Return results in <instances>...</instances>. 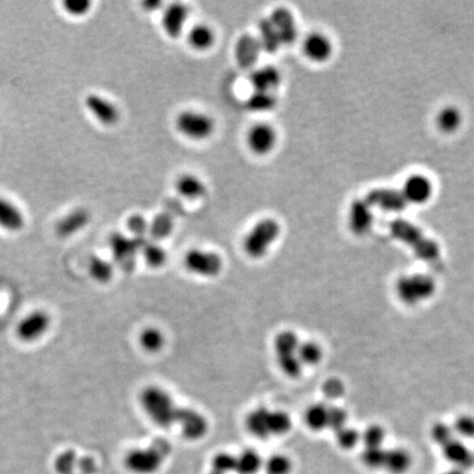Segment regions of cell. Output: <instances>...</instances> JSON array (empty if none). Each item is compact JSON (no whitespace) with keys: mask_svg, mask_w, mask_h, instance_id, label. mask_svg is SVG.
<instances>
[{"mask_svg":"<svg viewBox=\"0 0 474 474\" xmlns=\"http://www.w3.org/2000/svg\"><path fill=\"white\" fill-rule=\"evenodd\" d=\"M140 405L150 421L160 427L168 429L176 424L180 407L162 387L150 385L144 389L140 393Z\"/></svg>","mask_w":474,"mask_h":474,"instance_id":"cell-1","label":"cell"},{"mask_svg":"<svg viewBox=\"0 0 474 474\" xmlns=\"http://www.w3.org/2000/svg\"><path fill=\"white\" fill-rule=\"evenodd\" d=\"M390 232L395 238L411 247L421 260L435 262L441 256L437 243L425 236L421 228L409 221L397 219L390 224Z\"/></svg>","mask_w":474,"mask_h":474,"instance_id":"cell-2","label":"cell"},{"mask_svg":"<svg viewBox=\"0 0 474 474\" xmlns=\"http://www.w3.org/2000/svg\"><path fill=\"white\" fill-rule=\"evenodd\" d=\"M280 224L275 219L257 221L243 238V250L252 259H262L268 254L271 246L278 240Z\"/></svg>","mask_w":474,"mask_h":474,"instance_id":"cell-3","label":"cell"},{"mask_svg":"<svg viewBox=\"0 0 474 474\" xmlns=\"http://www.w3.org/2000/svg\"><path fill=\"white\" fill-rule=\"evenodd\" d=\"M170 453V443L158 439L150 448L131 450L126 455V467L136 474L156 473Z\"/></svg>","mask_w":474,"mask_h":474,"instance_id":"cell-4","label":"cell"},{"mask_svg":"<svg viewBox=\"0 0 474 474\" xmlns=\"http://www.w3.org/2000/svg\"><path fill=\"white\" fill-rule=\"evenodd\" d=\"M178 133L188 140H204L210 138L216 131V121L206 112L187 109L180 112L175 121Z\"/></svg>","mask_w":474,"mask_h":474,"instance_id":"cell-5","label":"cell"},{"mask_svg":"<svg viewBox=\"0 0 474 474\" xmlns=\"http://www.w3.org/2000/svg\"><path fill=\"white\" fill-rule=\"evenodd\" d=\"M397 297L405 304L415 305L431 298L436 291V283L427 275L402 277L395 286Z\"/></svg>","mask_w":474,"mask_h":474,"instance_id":"cell-6","label":"cell"},{"mask_svg":"<svg viewBox=\"0 0 474 474\" xmlns=\"http://www.w3.org/2000/svg\"><path fill=\"white\" fill-rule=\"evenodd\" d=\"M184 266L197 276L213 278L221 274L223 259L218 253L194 248L184 256Z\"/></svg>","mask_w":474,"mask_h":474,"instance_id":"cell-7","label":"cell"},{"mask_svg":"<svg viewBox=\"0 0 474 474\" xmlns=\"http://www.w3.org/2000/svg\"><path fill=\"white\" fill-rule=\"evenodd\" d=\"M277 142V130L268 122H257L247 131L246 145L254 155H268L276 148Z\"/></svg>","mask_w":474,"mask_h":474,"instance_id":"cell-8","label":"cell"},{"mask_svg":"<svg viewBox=\"0 0 474 474\" xmlns=\"http://www.w3.org/2000/svg\"><path fill=\"white\" fill-rule=\"evenodd\" d=\"M51 323V317L45 311H32L20 319L16 327V335L23 343H35L45 336Z\"/></svg>","mask_w":474,"mask_h":474,"instance_id":"cell-9","label":"cell"},{"mask_svg":"<svg viewBox=\"0 0 474 474\" xmlns=\"http://www.w3.org/2000/svg\"><path fill=\"white\" fill-rule=\"evenodd\" d=\"M146 238H136L116 233L110 238V248L116 262L122 268L131 270L136 265V255L146 242Z\"/></svg>","mask_w":474,"mask_h":474,"instance_id":"cell-10","label":"cell"},{"mask_svg":"<svg viewBox=\"0 0 474 474\" xmlns=\"http://www.w3.org/2000/svg\"><path fill=\"white\" fill-rule=\"evenodd\" d=\"M176 424H180L182 435L190 441H198L204 438L209 431L208 419L204 414L188 407H180Z\"/></svg>","mask_w":474,"mask_h":474,"instance_id":"cell-11","label":"cell"},{"mask_svg":"<svg viewBox=\"0 0 474 474\" xmlns=\"http://www.w3.org/2000/svg\"><path fill=\"white\" fill-rule=\"evenodd\" d=\"M85 106L92 116L102 126H112L120 120L118 106L101 94H88L85 98Z\"/></svg>","mask_w":474,"mask_h":474,"instance_id":"cell-12","label":"cell"},{"mask_svg":"<svg viewBox=\"0 0 474 474\" xmlns=\"http://www.w3.org/2000/svg\"><path fill=\"white\" fill-rule=\"evenodd\" d=\"M189 18L188 6L182 3H172L164 9L162 28L170 39H180L184 33Z\"/></svg>","mask_w":474,"mask_h":474,"instance_id":"cell-13","label":"cell"},{"mask_svg":"<svg viewBox=\"0 0 474 474\" xmlns=\"http://www.w3.org/2000/svg\"><path fill=\"white\" fill-rule=\"evenodd\" d=\"M269 20L276 29L282 45H290L298 38V26L292 11L286 7L275 8Z\"/></svg>","mask_w":474,"mask_h":474,"instance_id":"cell-14","label":"cell"},{"mask_svg":"<svg viewBox=\"0 0 474 474\" xmlns=\"http://www.w3.org/2000/svg\"><path fill=\"white\" fill-rule=\"evenodd\" d=\"M365 201L371 208L377 206L385 212H399L407 208V202L401 190L392 188H375L371 190Z\"/></svg>","mask_w":474,"mask_h":474,"instance_id":"cell-15","label":"cell"},{"mask_svg":"<svg viewBox=\"0 0 474 474\" xmlns=\"http://www.w3.org/2000/svg\"><path fill=\"white\" fill-rule=\"evenodd\" d=\"M401 192L407 204H423L433 196V184L424 175H411L405 180Z\"/></svg>","mask_w":474,"mask_h":474,"instance_id":"cell-16","label":"cell"},{"mask_svg":"<svg viewBox=\"0 0 474 474\" xmlns=\"http://www.w3.org/2000/svg\"><path fill=\"white\" fill-rule=\"evenodd\" d=\"M303 53L310 61L323 63L331 57L333 44L326 34L322 32H311L303 40Z\"/></svg>","mask_w":474,"mask_h":474,"instance_id":"cell-17","label":"cell"},{"mask_svg":"<svg viewBox=\"0 0 474 474\" xmlns=\"http://www.w3.org/2000/svg\"><path fill=\"white\" fill-rule=\"evenodd\" d=\"M262 52V45L259 43L258 38L252 34H244L235 44V60L243 68L253 67L258 61Z\"/></svg>","mask_w":474,"mask_h":474,"instance_id":"cell-18","label":"cell"},{"mask_svg":"<svg viewBox=\"0 0 474 474\" xmlns=\"http://www.w3.org/2000/svg\"><path fill=\"white\" fill-rule=\"evenodd\" d=\"M349 228L356 235H365L373 224V208L365 200H355L348 212Z\"/></svg>","mask_w":474,"mask_h":474,"instance_id":"cell-19","label":"cell"},{"mask_svg":"<svg viewBox=\"0 0 474 474\" xmlns=\"http://www.w3.org/2000/svg\"><path fill=\"white\" fill-rule=\"evenodd\" d=\"M282 82L280 70L275 66L266 65L253 70L250 82L255 92H274Z\"/></svg>","mask_w":474,"mask_h":474,"instance_id":"cell-20","label":"cell"},{"mask_svg":"<svg viewBox=\"0 0 474 474\" xmlns=\"http://www.w3.org/2000/svg\"><path fill=\"white\" fill-rule=\"evenodd\" d=\"M175 188L180 196L187 200H198L208 192L206 184L200 177L190 172L180 175L175 182Z\"/></svg>","mask_w":474,"mask_h":474,"instance_id":"cell-21","label":"cell"},{"mask_svg":"<svg viewBox=\"0 0 474 474\" xmlns=\"http://www.w3.org/2000/svg\"><path fill=\"white\" fill-rule=\"evenodd\" d=\"M23 213L11 201L0 198V228L10 233H17L25 228Z\"/></svg>","mask_w":474,"mask_h":474,"instance_id":"cell-22","label":"cell"},{"mask_svg":"<svg viewBox=\"0 0 474 474\" xmlns=\"http://www.w3.org/2000/svg\"><path fill=\"white\" fill-rule=\"evenodd\" d=\"M189 45L199 52H206L216 43V32L206 23H197L187 34Z\"/></svg>","mask_w":474,"mask_h":474,"instance_id":"cell-23","label":"cell"},{"mask_svg":"<svg viewBox=\"0 0 474 474\" xmlns=\"http://www.w3.org/2000/svg\"><path fill=\"white\" fill-rule=\"evenodd\" d=\"M89 212L85 209H76L61 219L56 225L60 236L67 237L79 232L89 222Z\"/></svg>","mask_w":474,"mask_h":474,"instance_id":"cell-24","label":"cell"},{"mask_svg":"<svg viewBox=\"0 0 474 474\" xmlns=\"http://www.w3.org/2000/svg\"><path fill=\"white\" fill-rule=\"evenodd\" d=\"M443 455L460 469H469L474 465L473 453L456 438L443 446Z\"/></svg>","mask_w":474,"mask_h":474,"instance_id":"cell-25","label":"cell"},{"mask_svg":"<svg viewBox=\"0 0 474 474\" xmlns=\"http://www.w3.org/2000/svg\"><path fill=\"white\" fill-rule=\"evenodd\" d=\"M269 411L266 407H258L253 409L246 417V429L253 436L259 439H267L270 437L269 431Z\"/></svg>","mask_w":474,"mask_h":474,"instance_id":"cell-26","label":"cell"},{"mask_svg":"<svg viewBox=\"0 0 474 474\" xmlns=\"http://www.w3.org/2000/svg\"><path fill=\"white\" fill-rule=\"evenodd\" d=\"M278 104L274 92H253L245 101V108L253 114H266L272 111Z\"/></svg>","mask_w":474,"mask_h":474,"instance_id":"cell-27","label":"cell"},{"mask_svg":"<svg viewBox=\"0 0 474 474\" xmlns=\"http://www.w3.org/2000/svg\"><path fill=\"white\" fill-rule=\"evenodd\" d=\"M258 31L259 37L257 38H258L259 43L262 45L263 51L272 54L278 51L280 46H282L278 33H277L276 29H275L268 17L260 20L258 25Z\"/></svg>","mask_w":474,"mask_h":474,"instance_id":"cell-28","label":"cell"},{"mask_svg":"<svg viewBox=\"0 0 474 474\" xmlns=\"http://www.w3.org/2000/svg\"><path fill=\"white\" fill-rule=\"evenodd\" d=\"M462 123V114L456 106H445L436 116V124L441 131L453 133L457 131Z\"/></svg>","mask_w":474,"mask_h":474,"instance_id":"cell-29","label":"cell"},{"mask_svg":"<svg viewBox=\"0 0 474 474\" xmlns=\"http://www.w3.org/2000/svg\"><path fill=\"white\" fill-rule=\"evenodd\" d=\"M411 465V456L407 450L401 448L387 450L385 453V467L395 474H401L407 471Z\"/></svg>","mask_w":474,"mask_h":474,"instance_id":"cell-30","label":"cell"},{"mask_svg":"<svg viewBox=\"0 0 474 474\" xmlns=\"http://www.w3.org/2000/svg\"><path fill=\"white\" fill-rule=\"evenodd\" d=\"M262 458L254 450H245L236 457V470L238 474H256L262 468Z\"/></svg>","mask_w":474,"mask_h":474,"instance_id":"cell-31","label":"cell"},{"mask_svg":"<svg viewBox=\"0 0 474 474\" xmlns=\"http://www.w3.org/2000/svg\"><path fill=\"white\" fill-rule=\"evenodd\" d=\"M140 345L148 353H158L165 346V336L160 329L148 327L140 334Z\"/></svg>","mask_w":474,"mask_h":474,"instance_id":"cell-32","label":"cell"},{"mask_svg":"<svg viewBox=\"0 0 474 474\" xmlns=\"http://www.w3.org/2000/svg\"><path fill=\"white\" fill-rule=\"evenodd\" d=\"M89 275L94 281L106 283L114 277V266L101 257H92L88 264Z\"/></svg>","mask_w":474,"mask_h":474,"instance_id":"cell-33","label":"cell"},{"mask_svg":"<svg viewBox=\"0 0 474 474\" xmlns=\"http://www.w3.org/2000/svg\"><path fill=\"white\" fill-rule=\"evenodd\" d=\"M300 341L292 331H280L275 338V351L277 356L292 355L298 351Z\"/></svg>","mask_w":474,"mask_h":474,"instance_id":"cell-34","label":"cell"},{"mask_svg":"<svg viewBox=\"0 0 474 474\" xmlns=\"http://www.w3.org/2000/svg\"><path fill=\"white\" fill-rule=\"evenodd\" d=\"M329 409L324 404L311 405L305 412V423L313 431H322L327 427Z\"/></svg>","mask_w":474,"mask_h":474,"instance_id":"cell-35","label":"cell"},{"mask_svg":"<svg viewBox=\"0 0 474 474\" xmlns=\"http://www.w3.org/2000/svg\"><path fill=\"white\" fill-rule=\"evenodd\" d=\"M140 252L143 254L146 264L152 268H160L167 262V254L164 248L156 243L146 241L140 248Z\"/></svg>","mask_w":474,"mask_h":474,"instance_id":"cell-36","label":"cell"},{"mask_svg":"<svg viewBox=\"0 0 474 474\" xmlns=\"http://www.w3.org/2000/svg\"><path fill=\"white\" fill-rule=\"evenodd\" d=\"M297 355L302 365H314L322 359L323 351L319 343L314 341H304L299 345Z\"/></svg>","mask_w":474,"mask_h":474,"instance_id":"cell-37","label":"cell"},{"mask_svg":"<svg viewBox=\"0 0 474 474\" xmlns=\"http://www.w3.org/2000/svg\"><path fill=\"white\" fill-rule=\"evenodd\" d=\"M291 426H292V421L286 412L270 411L269 413L270 436L285 435L290 431Z\"/></svg>","mask_w":474,"mask_h":474,"instance_id":"cell-38","label":"cell"},{"mask_svg":"<svg viewBox=\"0 0 474 474\" xmlns=\"http://www.w3.org/2000/svg\"><path fill=\"white\" fill-rule=\"evenodd\" d=\"M172 228H174V222L172 218L166 214H160L150 223L148 233L154 240H164L172 234Z\"/></svg>","mask_w":474,"mask_h":474,"instance_id":"cell-39","label":"cell"},{"mask_svg":"<svg viewBox=\"0 0 474 474\" xmlns=\"http://www.w3.org/2000/svg\"><path fill=\"white\" fill-rule=\"evenodd\" d=\"M277 363H278L280 370L287 377L295 379V377H300L301 373H302L303 365L301 361L299 360L297 353L277 356Z\"/></svg>","mask_w":474,"mask_h":474,"instance_id":"cell-40","label":"cell"},{"mask_svg":"<svg viewBox=\"0 0 474 474\" xmlns=\"http://www.w3.org/2000/svg\"><path fill=\"white\" fill-rule=\"evenodd\" d=\"M78 456L74 450H66L56 458L54 462L55 471L58 474H75L77 470Z\"/></svg>","mask_w":474,"mask_h":474,"instance_id":"cell-41","label":"cell"},{"mask_svg":"<svg viewBox=\"0 0 474 474\" xmlns=\"http://www.w3.org/2000/svg\"><path fill=\"white\" fill-rule=\"evenodd\" d=\"M292 468L290 459L286 456H271L266 462V471L268 474H289Z\"/></svg>","mask_w":474,"mask_h":474,"instance_id":"cell-42","label":"cell"},{"mask_svg":"<svg viewBox=\"0 0 474 474\" xmlns=\"http://www.w3.org/2000/svg\"><path fill=\"white\" fill-rule=\"evenodd\" d=\"M213 472L218 474H226L236 470V457L230 453H219L213 459Z\"/></svg>","mask_w":474,"mask_h":474,"instance_id":"cell-43","label":"cell"},{"mask_svg":"<svg viewBox=\"0 0 474 474\" xmlns=\"http://www.w3.org/2000/svg\"><path fill=\"white\" fill-rule=\"evenodd\" d=\"M385 429L379 425L369 426L368 429H365L363 435V443H365V448H377L381 447L383 441H385Z\"/></svg>","mask_w":474,"mask_h":474,"instance_id":"cell-44","label":"cell"},{"mask_svg":"<svg viewBox=\"0 0 474 474\" xmlns=\"http://www.w3.org/2000/svg\"><path fill=\"white\" fill-rule=\"evenodd\" d=\"M385 453L387 450H383L381 447L365 448L363 460L368 467L382 468L385 467Z\"/></svg>","mask_w":474,"mask_h":474,"instance_id":"cell-45","label":"cell"},{"mask_svg":"<svg viewBox=\"0 0 474 474\" xmlns=\"http://www.w3.org/2000/svg\"><path fill=\"white\" fill-rule=\"evenodd\" d=\"M92 1L89 0H66L64 1V10L73 17H82L87 15L92 9Z\"/></svg>","mask_w":474,"mask_h":474,"instance_id":"cell-46","label":"cell"},{"mask_svg":"<svg viewBox=\"0 0 474 474\" xmlns=\"http://www.w3.org/2000/svg\"><path fill=\"white\" fill-rule=\"evenodd\" d=\"M347 412L341 407H329V421L327 427L336 431H341L343 427H346Z\"/></svg>","mask_w":474,"mask_h":474,"instance_id":"cell-47","label":"cell"},{"mask_svg":"<svg viewBox=\"0 0 474 474\" xmlns=\"http://www.w3.org/2000/svg\"><path fill=\"white\" fill-rule=\"evenodd\" d=\"M148 226H150V223L144 216H138V214L132 216L128 220V230L132 233V237H136V238H145L146 233H148Z\"/></svg>","mask_w":474,"mask_h":474,"instance_id":"cell-48","label":"cell"},{"mask_svg":"<svg viewBox=\"0 0 474 474\" xmlns=\"http://www.w3.org/2000/svg\"><path fill=\"white\" fill-rule=\"evenodd\" d=\"M337 443L343 449H351L358 443L359 434L356 429L351 427H343L341 431H336Z\"/></svg>","mask_w":474,"mask_h":474,"instance_id":"cell-49","label":"cell"},{"mask_svg":"<svg viewBox=\"0 0 474 474\" xmlns=\"http://www.w3.org/2000/svg\"><path fill=\"white\" fill-rule=\"evenodd\" d=\"M453 431L462 437H474V417L470 415H462L456 419Z\"/></svg>","mask_w":474,"mask_h":474,"instance_id":"cell-50","label":"cell"},{"mask_svg":"<svg viewBox=\"0 0 474 474\" xmlns=\"http://www.w3.org/2000/svg\"><path fill=\"white\" fill-rule=\"evenodd\" d=\"M453 429L450 427V426L446 425L443 423H437L436 425H434L433 429H431V437H433L434 441L436 443H439V445L445 446L446 443H449L450 441H453Z\"/></svg>","mask_w":474,"mask_h":474,"instance_id":"cell-51","label":"cell"},{"mask_svg":"<svg viewBox=\"0 0 474 474\" xmlns=\"http://www.w3.org/2000/svg\"><path fill=\"white\" fill-rule=\"evenodd\" d=\"M323 391L329 399H337V397H341L343 393V385L337 379H331V380L325 382Z\"/></svg>","mask_w":474,"mask_h":474,"instance_id":"cell-52","label":"cell"},{"mask_svg":"<svg viewBox=\"0 0 474 474\" xmlns=\"http://www.w3.org/2000/svg\"><path fill=\"white\" fill-rule=\"evenodd\" d=\"M77 470L79 474H96L97 463L92 458L82 457L78 459Z\"/></svg>","mask_w":474,"mask_h":474,"instance_id":"cell-53","label":"cell"},{"mask_svg":"<svg viewBox=\"0 0 474 474\" xmlns=\"http://www.w3.org/2000/svg\"><path fill=\"white\" fill-rule=\"evenodd\" d=\"M143 5L145 9L154 11V10H158V8H160L162 3V1H148V3H144Z\"/></svg>","mask_w":474,"mask_h":474,"instance_id":"cell-54","label":"cell"},{"mask_svg":"<svg viewBox=\"0 0 474 474\" xmlns=\"http://www.w3.org/2000/svg\"><path fill=\"white\" fill-rule=\"evenodd\" d=\"M446 474H463V473H462L461 470H455V471H450Z\"/></svg>","mask_w":474,"mask_h":474,"instance_id":"cell-55","label":"cell"},{"mask_svg":"<svg viewBox=\"0 0 474 474\" xmlns=\"http://www.w3.org/2000/svg\"><path fill=\"white\" fill-rule=\"evenodd\" d=\"M212 474H218V473H216V472H213V473H212Z\"/></svg>","mask_w":474,"mask_h":474,"instance_id":"cell-56","label":"cell"}]
</instances>
